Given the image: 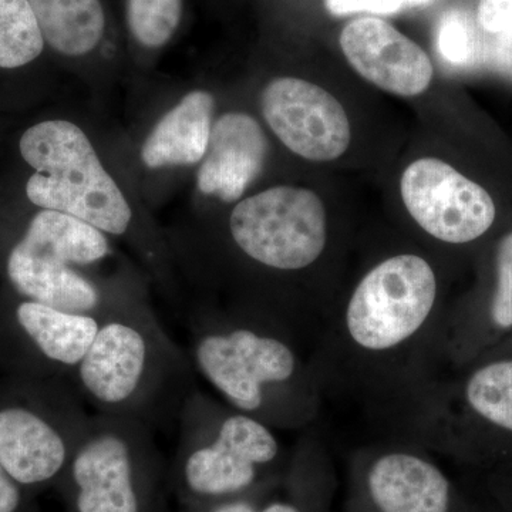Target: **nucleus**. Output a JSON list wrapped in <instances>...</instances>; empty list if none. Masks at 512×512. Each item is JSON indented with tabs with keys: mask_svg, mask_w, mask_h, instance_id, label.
Segmentation results:
<instances>
[{
	"mask_svg": "<svg viewBox=\"0 0 512 512\" xmlns=\"http://www.w3.org/2000/svg\"><path fill=\"white\" fill-rule=\"evenodd\" d=\"M433 265L417 254L383 259L326 319L312 362L322 389L336 387L397 416L436 379L447 316Z\"/></svg>",
	"mask_w": 512,
	"mask_h": 512,
	"instance_id": "nucleus-1",
	"label": "nucleus"
},
{
	"mask_svg": "<svg viewBox=\"0 0 512 512\" xmlns=\"http://www.w3.org/2000/svg\"><path fill=\"white\" fill-rule=\"evenodd\" d=\"M188 356L198 373L239 413L275 430H296L318 416L322 384L301 340L269 320L217 305L188 318Z\"/></svg>",
	"mask_w": 512,
	"mask_h": 512,
	"instance_id": "nucleus-2",
	"label": "nucleus"
},
{
	"mask_svg": "<svg viewBox=\"0 0 512 512\" xmlns=\"http://www.w3.org/2000/svg\"><path fill=\"white\" fill-rule=\"evenodd\" d=\"M194 373L188 353L143 302L101 320L67 380L96 413L133 417L156 431L178 424Z\"/></svg>",
	"mask_w": 512,
	"mask_h": 512,
	"instance_id": "nucleus-3",
	"label": "nucleus"
},
{
	"mask_svg": "<svg viewBox=\"0 0 512 512\" xmlns=\"http://www.w3.org/2000/svg\"><path fill=\"white\" fill-rule=\"evenodd\" d=\"M111 254L109 235L100 229L63 212L40 210L9 249L6 278L22 298L103 320L146 302L140 292L90 274Z\"/></svg>",
	"mask_w": 512,
	"mask_h": 512,
	"instance_id": "nucleus-4",
	"label": "nucleus"
},
{
	"mask_svg": "<svg viewBox=\"0 0 512 512\" xmlns=\"http://www.w3.org/2000/svg\"><path fill=\"white\" fill-rule=\"evenodd\" d=\"M409 436L436 440L468 461H512V355L480 357L437 377L402 419Z\"/></svg>",
	"mask_w": 512,
	"mask_h": 512,
	"instance_id": "nucleus-5",
	"label": "nucleus"
},
{
	"mask_svg": "<svg viewBox=\"0 0 512 512\" xmlns=\"http://www.w3.org/2000/svg\"><path fill=\"white\" fill-rule=\"evenodd\" d=\"M19 150L35 170L26 195L40 210L72 215L109 237L133 231V208L82 128L70 121H43L23 133Z\"/></svg>",
	"mask_w": 512,
	"mask_h": 512,
	"instance_id": "nucleus-6",
	"label": "nucleus"
},
{
	"mask_svg": "<svg viewBox=\"0 0 512 512\" xmlns=\"http://www.w3.org/2000/svg\"><path fill=\"white\" fill-rule=\"evenodd\" d=\"M275 431L195 387L178 419V471L185 490L200 498L247 490L259 471L281 457Z\"/></svg>",
	"mask_w": 512,
	"mask_h": 512,
	"instance_id": "nucleus-7",
	"label": "nucleus"
},
{
	"mask_svg": "<svg viewBox=\"0 0 512 512\" xmlns=\"http://www.w3.org/2000/svg\"><path fill=\"white\" fill-rule=\"evenodd\" d=\"M89 420L66 379L15 377L0 390V463L19 485L52 481L69 467Z\"/></svg>",
	"mask_w": 512,
	"mask_h": 512,
	"instance_id": "nucleus-8",
	"label": "nucleus"
},
{
	"mask_svg": "<svg viewBox=\"0 0 512 512\" xmlns=\"http://www.w3.org/2000/svg\"><path fill=\"white\" fill-rule=\"evenodd\" d=\"M227 232L235 251L262 271L296 274L326 251L328 212L315 192L279 185L239 201Z\"/></svg>",
	"mask_w": 512,
	"mask_h": 512,
	"instance_id": "nucleus-9",
	"label": "nucleus"
},
{
	"mask_svg": "<svg viewBox=\"0 0 512 512\" xmlns=\"http://www.w3.org/2000/svg\"><path fill=\"white\" fill-rule=\"evenodd\" d=\"M154 430L133 417L94 413L70 461L79 512H143L140 476L153 460Z\"/></svg>",
	"mask_w": 512,
	"mask_h": 512,
	"instance_id": "nucleus-10",
	"label": "nucleus"
},
{
	"mask_svg": "<svg viewBox=\"0 0 512 512\" xmlns=\"http://www.w3.org/2000/svg\"><path fill=\"white\" fill-rule=\"evenodd\" d=\"M101 320L19 296L0 303V363L25 379H69Z\"/></svg>",
	"mask_w": 512,
	"mask_h": 512,
	"instance_id": "nucleus-11",
	"label": "nucleus"
},
{
	"mask_svg": "<svg viewBox=\"0 0 512 512\" xmlns=\"http://www.w3.org/2000/svg\"><path fill=\"white\" fill-rule=\"evenodd\" d=\"M400 192L414 222L443 244H474L497 221V205L490 192L439 158H420L410 164Z\"/></svg>",
	"mask_w": 512,
	"mask_h": 512,
	"instance_id": "nucleus-12",
	"label": "nucleus"
},
{
	"mask_svg": "<svg viewBox=\"0 0 512 512\" xmlns=\"http://www.w3.org/2000/svg\"><path fill=\"white\" fill-rule=\"evenodd\" d=\"M262 114L292 153L309 161H333L352 138L348 114L335 97L306 80L278 77L265 87Z\"/></svg>",
	"mask_w": 512,
	"mask_h": 512,
	"instance_id": "nucleus-13",
	"label": "nucleus"
},
{
	"mask_svg": "<svg viewBox=\"0 0 512 512\" xmlns=\"http://www.w3.org/2000/svg\"><path fill=\"white\" fill-rule=\"evenodd\" d=\"M512 336V229L495 242L483 288L447 312L439 363L450 370L470 365Z\"/></svg>",
	"mask_w": 512,
	"mask_h": 512,
	"instance_id": "nucleus-14",
	"label": "nucleus"
},
{
	"mask_svg": "<svg viewBox=\"0 0 512 512\" xmlns=\"http://www.w3.org/2000/svg\"><path fill=\"white\" fill-rule=\"evenodd\" d=\"M340 47L350 66L384 92L419 96L433 80L427 53L382 19L353 20L340 33Z\"/></svg>",
	"mask_w": 512,
	"mask_h": 512,
	"instance_id": "nucleus-15",
	"label": "nucleus"
},
{
	"mask_svg": "<svg viewBox=\"0 0 512 512\" xmlns=\"http://www.w3.org/2000/svg\"><path fill=\"white\" fill-rule=\"evenodd\" d=\"M367 497L377 512H450L453 488L429 458L403 447L386 448L370 461Z\"/></svg>",
	"mask_w": 512,
	"mask_h": 512,
	"instance_id": "nucleus-16",
	"label": "nucleus"
},
{
	"mask_svg": "<svg viewBox=\"0 0 512 512\" xmlns=\"http://www.w3.org/2000/svg\"><path fill=\"white\" fill-rule=\"evenodd\" d=\"M268 141L254 117L227 113L212 126L207 154L198 171V190L235 202L264 170Z\"/></svg>",
	"mask_w": 512,
	"mask_h": 512,
	"instance_id": "nucleus-17",
	"label": "nucleus"
},
{
	"mask_svg": "<svg viewBox=\"0 0 512 512\" xmlns=\"http://www.w3.org/2000/svg\"><path fill=\"white\" fill-rule=\"evenodd\" d=\"M215 100L204 90H194L161 117L143 148L141 160L151 170L200 163L207 154Z\"/></svg>",
	"mask_w": 512,
	"mask_h": 512,
	"instance_id": "nucleus-18",
	"label": "nucleus"
},
{
	"mask_svg": "<svg viewBox=\"0 0 512 512\" xmlns=\"http://www.w3.org/2000/svg\"><path fill=\"white\" fill-rule=\"evenodd\" d=\"M45 43L64 56L93 52L106 30L100 0H28Z\"/></svg>",
	"mask_w": 512,
	"mask_h": 512,
	"instance_id": "nucleus-19",
	"label": "nucleus"
},
{
	"mask_svg": "<svg viewBox=\"0 0 512 512\" xmlns=\"http://www.w3.org/2000/svg\"><path fill=\"white\" fill-rule=\"evenodd\" d=\"M45 39L28 0H0V69H18L42 55Z\"/></svg>",
	"mask_w": 512,
	"mask_h": 512,
	"instance_id": "nucleus-20",
	"label": "nucleus"
},
{
	"mask_svg": "<svg viewBox=\"0 0 512 512\" xmlns=\"http://www.w3.org/2000/svg\"><path fill=\"white\" fill-rule=\"evenodd\" d=\"M183 18V0H127V23L138 45L158 49L170 42Z\"/></svg>",
	"mask_w": 512,
	"mask_h": 512,
	"instance_id": "nucleus-21",
	"label": "nucleus"
},
{
	"mask_svg": "<svg viewBox=\"0 0 512 512\" xmlns=\"http://www.w3.org/2000/svg\"><path fill=\"white\" fill-rule=\"evenodd\" d=\"M439 46L448 62L466 64L476 50V36L470 22L460 13H450L441 23Z\"/></svg>",
	"mask_w": 512,
	"mask_h": 512,
	"instance_id": "nucleus-22",
	"label": "nucleus"
},
{
	"mask_svg": "<svg viewBox=\"0 0 512 512\" xmlns=\"http://www.w3.org/2000/svg\"><path fill=\"white\" fill-rule=\"evenodd\" d=\"M429 0H325L330 15L346 16L353 13L393 15L409 6L423 5Z\"/></svg>",
	"mask_w": 512,
	"mask_h": 512,
	"instance_id": "nucleus-23",
	"label": "nucleus"
},
{
	"mask_svg": "<svg viewBox=\"0 0 512 512\" xmlns=\"http://www.w3.org/2000/svg\"><path fill=\"white\" fill-rule=\"evenodd\" d=\"M478 25L491 35L512 32V0H480Z\"/></svg>",
	"mask_w": 512,
	"mask_h": 512,
	"instance_id": "nucleus-24",
	"label": "nucleus"
},
{
	"mask_svg": "<svg viewBox=\"0 0 512 512\" xmlns=\"http://www.w3.org/2000/svg\"><path fill=\"white\" fill-rule=\"evenodd\" d=\"M491 474V488L504 512H512V461L497 464Z\"/></svg>",
	"mask_w": 512,
	"mask_h": 512,
	"instance_id": "nucleus-25",
	"label": "nucleus"
},
{
	"mask_svg": "<svg viewBox=\"0 0 512 512\" xmlns=\"http://www.w3.org/2000/svg\"><path fill=\"white\" fill-rule=\"evenodd\" d=\"M22 504L19 484L12 480L0 463V512H18Z\"/></svg>",
	"mask_w": 512,
	"mask_h": 512,
	"instance_id": "nucleus-26",
	"label": "nucleus"
},
{
	"mask_svg": "<svg viewBox=\"0 0 512 512\" xmlns=\"http://www.w3.org/2000/svg\"><path fill=\"white\" fill-rule=\"evenodd\" d=\"M495 36V62L500 69L512 73V32L497 33Z\"/></svg>",
	"mask_w": 512,
	"mask_h": 512,
	"instance_id": "nucleus-27",
	"label": "nucleus"
},
{
	"mask_svg": "<svg viewBox=\"0 0 512 512\" xmlns=\"http://www.w3.org/2000/svg\"><path fill=\"white\" fill-rule=\"evenodd\" d=\"M211 512H256V510L254 505L248 503V501H234V503L218 505Z\"/></svg>",
	"mask_w": 512,
	"mask_h": 512,
	"instance_id": "nucleus-28",
	"label": "nucleus"
},
{
	"mask_svg": "<svg viewBox=\"0 0 512 512\" xmlns=\"http://www.w3.org/2000/svg\"><path fill=\"white\" fill-rule=\"evenodd\" d=\"M262 512H302L296 505L288 503H274L268 505Z\"/></svg>",
	"mask_w": 512,
	"mask_h": 512,
	"instance_id": "nucleus-29",
	"label": "nucleus"
},
{
	"mask_svg": "<svg viewBox=\"0 0 512 512\" xmlns=\"http://www.w3.org/2000/svg\"><path fill=\"white\" fill-rule=\"evenodd\" d=\"M491 355H512V336L510 339L505 340V342L501 343L500 346H497V348L491 350L490 353H487V355H484L483 357Z\"/></svg>",
	"mask_w": 512,
	"mask_h": 512,
	"instance_id": "nucleus-30",
	"label": "nucleus"
}]
</instances>
